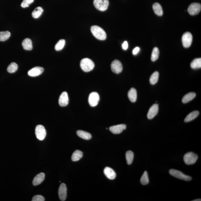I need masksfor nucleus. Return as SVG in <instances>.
<instances>
[{
	"label": "nucleus",
	"instance_id": "1",
	"mask_svg": "<svg viewBox=\"0 0 201 201\" xmlns=\"http://www.w3.org/2000/svg\"><path fill=\"white\" fill-rule=\"evenodd\" d=\"M91 32L93 35L99 40H105L107 38L105 31L99 26H92L91 27Z\"/></svg>",
	"mask_w": 201,
	"mask_h": 201
},
{
	"label": "nucleus",
	"instance_id": "2",
	"mask_svg": "<svg viewBox=\"0 0 201 201\" xmlns=\"http://www.w3.org/2000/svg\"><path fill=\"white\" fill-rule=\"evenodd\" d=\"M80 66L83 71L87 72L92 71L94 68L95 65L90 59L84 58L81 60Z\"/></svg>",
	"mask_w": 201,
	"mask_h": 201
},
{
	"label": "nucleus",
	"instance_id": "3",
	"mask_svg": "<svg viewBox=\"0 0 201 201\" xmlns=\"http://www.w3.org/2000/svg\"><path fill=\"white\" fill-rule=\"evenodd\" d=\"M169 174L174 177L184 181H190L192 178L189 176L186 175L181 171L174 169H171L169 171Z\"/></svg>",
	"mask_w": 201,
	"mask_h": 201
},
{
	"label": "nucleus",
	"instance_id": "4",
	"mask_svg": "<svg viewBox=\"0 0 201 201\" xmlns=\"http://www.w3.org/2000/svg\"><path fill=\"white\" fill-rule=\"evenodd\" d=\"M198 158L197 155L192 152H189L186 153L184 156V161L186 164H193L196 162Z\"/></svg>",
	"mask_w": 201,
	"mask_h": 201
},
{
	"label": "nucleus",
	"instance_id": "5",
	"mask_svg": "<svg viewBox=\"0 0 201 201\" xmlns=\"http://www.w3.org/2000/svg\"><path fill=\"white\" fill-rule=\"evenodd\" d=\"M94 5L99 10L104 11L107 9L109 1V0H94Z\"/></svg>",
	"mask_w": 201,
	"mask_h": 201
},
{
	"label": "nucleus",
	"instance_id": "6",
	"mask_svg": "<svg viewBox=\"0 0 201 201\" xmlns=\"http://www.w3.org/2000/svg\"><path fill=\"white\" fill-rule=\"evenodd\" d=\"M36 136L38 139L42 140L45 139L46 135V131L45 127L42 125H38L35 127Z\"/></svg>",
	"mask_w": 201,
	"mask_h": 201
},
{
	"label": "nucleus",
	"instance_id": "7",
	"mask_svg": "<svg viewBox=\"0 0 201 201\" xmlns=\"http://www.w3.org/2000/svg\"><path fill=\"white\" fill-rule=\"evenodd\" d=\"M193 36L189 32H186L183 35L182 41L183 45L185 48H188L192 45Z\"/></svg>",
	"mask_w": 201,
	"mask_h": 201
},
{
	"label": "nucleus",
	"instance_id": "8",
	"mask_svg": "<svg viewBox=\"0 0 201 201\" xmlns=\"http://www.w3.org/2000/svg\"><path fill=\"white\" fill-rule=\"evenodd\" d=\"M201 5L199 3H194L191 4L188 8V12L192 15H196L200 12Z\"/></svg>",
	"mask_w": 201,
	"mask_h": 201
},
{
	"label": "nucleus",
	"instance_id": "9",
	"mask_svg": "<svg viewBox=\"0 0 201 201\" xmlns=\"http://www.w3.org/2000/svg\"><path fill=\"white\" fill-rule=\"evenodd\" d=\"M99 100V96L98 93L92 92L89 95L88 102L91 107H95L98 105Z\"/></svg>",
	"mask_w": 201,
	"mask_h": 201
},
{
	"label": "nucleus",
	"instance_id": "10",
	"mask_svg": "<svg viewBox=\"0 0 201 201\" xmlns=\"http://www.w3.org/2000/svg\"><path fill=\"white\" fill-rule=\"evenodd\" d=\"M111 67L112 71L117 74L121 72L122 70V63L119 60H114L111 64Z\"/></svg>",
	"mask_w": 201,
	"mask_h": 201
},
{
	"label": "nucleus",
	"instance_id": "11",
	"mask_svg": "<svg viewBox=\"0 0 201 201\" xmlns=\"http://www.w3.org/2000/svg\"><path fill=\"white\" fill-rule=\"evenodd\" d=\"M59 197L62 201L66 200L67 195V189L66 185L64 183L60 184L58 191Z\"/></svg>",
	"mask_w": 201,
	"mask_h": 201
},
{
	"label": "nucleus",
	"instance_id": "12",
	"mask_svg": "<svg viewBox=\"0 0 201 201\" xmlns=\"http://www.w3.org/2000/svg\"><path fill=\"white\" fill-rule=\"evenodd\" d=\"M126 128V126L125 124H121L112 126L109 127V129L113 134H119L121 133Z\"/></svg>",
	"mask_w": 201,
	"mask_h": 201
},
{
	"label": "nucleus",
	"instance_id": "13",
	"mask_svg": "<svg viewBox=\"0 0 201 201\" xmlns=\"http://www.w3.org/2000/svg\"><path fill=\"white\" fill-rule=\"evenodd\" d=\"M158 104H154L150 108L147 114V117L149 119H152L154 118L158 112Z\"/></svg>",
	"mask_w": 201,
	"mask_h": 201
},
{
	"label": "nucleus",
	"instance_id": "14",
	"mask_svg": "<svg viewBox=\"0 0 201 201\" xmlns=\"http://www.w3.org/2000/svg\"><path fill=\"white\" fill-rule=\"evenodd\" d=\"M43 72L44 69L42 67H35L29 70L28 74L30 76L36 77L42 74Z\"/></svg>",
	"mask_w": 201,
	"mask_h": 201
},
{
	"label": "nucleus",
	"instance_id": "15",
	"mask_svg": "<svg viewBox=\"0 0 201 201\" xmlns=\"http://www.w3.org/2000/svg\"><path fill=\"white\" fill-rule=\"evenodd\" d=\"M69 100L68 93L66 92H63L60 95L59 99V104L61 107H65L68 105Z\"/></svg>",
	"mask_w": 201,
	"mask_h": 201
},
{
	"label": "nucleus",
	"instance_id": "16",
	"mask_svg": "<svg viewBox=\"0 0 201 201\" xmlns=\"http://www.w3.org/2000/svg\"><path fill=\"white\" fill-rule=\"evenodd\" d=\"M104 173L106 177L111 180L115 179L116 176V174L114 170L109 167H106L104 168Z\"/></svg>",
	"mask_w": 201,
	"mask_h": 201
},
{
	"label": "nucleus",
	"instance_id": "17",
	"mask_svg": "<svg viewBox=\"0 0 201 201\" xmlns=\"http://www.w3.org/2000/svg\"><path fill=\"white\" fill-rule=\"evenodd\" d=\"M45 174L44 173H39L34 177L33 181H32V184L34 186L39 185L43 182L45 179Z\"/></svg>",
	"mask_w": 201,
	"mask_h": 201
},
{
	"label": "nucleus",
	"instance_id": "18",
	"mask_svg": "<svg viewBox=\"0 0 201 201\" xmlns=\"http://www.w3.org/2000/svg\"><path fill=\"white\" fill-rule=\"evenodd\" d=\"M129 99L132 102L136 101L137 98V93L136 89L134 88H131L128 93Z\"/></svg>",
	"mask_w": 201,
	"mask_h": 201
},
{
	"label": "nucleus",
	"instance_id": "19",
	"mask_svg": "<svg viewBox=\"0 0 201 201\" xmlns=\"http://www.w3.org/2000/svg\"><path fill=\"white\" fill-rule=\"evenodd\" d=\"M77 135L78 136L84 139L88 140L92 138L91 134L84 131L79 130L76 132Z\"/></svg>",
	"mask_w": 201,
	"mask_h": 201
},
{
	"label": "nucleus",
	"instance_id": "20",
	"mask_svg": "<svg viewBox=\"0 0 201 201\" xmlns=\"http://www.w3.org/2000/svg\"><path fill=\"white\" fill-rule=\"evenodd\" d=\"M22 45L24 50H31L32 49V41L29 39H24L22 42Z\"/></svg>",
	"mask_w": 201,
	"mask_h": 201
},
{
	"label": "nucleus",
	"instance_id": "21",
	"mask_svg": "<svg viewBox=\"0 0 201 201\" xmlns=\"http://www.w3.org/2000/svg\"><path fill=\"white\" fill-rule=\"evenodd\" d=\"M153 9L155 14L159 16L162 15L163 11L161 6L159 3H155L153 5Z\"/></svg>",
	"mask_w": 201,
	"mask_h": 201
},
{
	"label": "nucleus",
	"instance_id": "22",
	"mask_svg": "<svg viewBox=\"0 0 201 201\" xmlns=\"http://www.w3.org/2000/svg\"><path fill=\"white\" fill-rule=\"evenodd\" d=\"M83 156L82 152L79 150H76L73 153L72 156V161L76 162L81 159Z\"/></svg>",
	"mask_w": 201,
	"mask_h": 201
},
{
	"label": "nucleus",
	"instance_id": "23",
	"mask_svg": "<svg viewBox=\"0 0 201 201\" xmlns=\"http://www.w3.org/2000/svg\"><path fill=\"white\" fill-rule=\"evenodd\" d=\"M199 114V112L197 111H194V112H191L185 119L184 122H189L194 120V119L198 117Z\"/></svg>",
	"mask_w": 201,
	"mask_h": 201
},
{
	"label": "nucleus",
	"instance_id": "24",
	"mask_svg": "<svg viewBox=\"0 0 201 201\" xmlns=\"http://www.w3.org/2000/svg\"><path fill=\"white\" fill-rule=\"evenodd\" d=\"M196 94L194 92H189L183 97L182 102L183 103L185 104L192 100L196 97Z\"/></svg>",
	"mask_w": 201,
	"mask_h": 201
},
{
	"label": "nucleus",
	"instance_id": "25",
	"mask_svg": "<svg viewBox=\"0 0 201 201\" xmlns=\"http://www.w3.org/2000/svg\"><path fill=\"white\" fill-rule=\"evenodd\" d=\"M190 66L193 69H196L201 68V59L196 58L193 60L190 64Z\"/></svg>",
	"mask_w": 201,
	"mask_h": 201
},
{
	"label": "nucleus",
	"instance_id": "26",
	"mask_svg": "<svg viewBox=\"0 0 201 201\" xmlns=\"http://www.w3.org/2000/svg\"><path fill=\"white\" fill-rule=\"evenodd\" d=\"M43 12V9L41 7H38L34 10L32 13V17L34 18H38L41 15H42V12Z\"/></svg>",
	"mask_w": 201,
	"mask_h": 201
},
{
	"label": "nucleus",
	"instance_id": "27",
	"mask_svg": "<svg viewBox=\"0 0 201 201\" xmlns=\"http://www.w3.org/2000/svg\"><path fill=\"white\" fill-rule=\"evenodd\" d=\"M126 158L127 164L129 165L131 164L134 158L133 152L130 151H127L126 154Z\"/></svg>",
	"mask_w": 201,
	"mask_h": 201
},
{
	"label": "nucleus",
	"instance_id": "28",
	"mask_svg": "<svg viewBox=\"0 0 201 201\" xmlns=\"http://www.w3.org/2000/svg\"><path fill=\"white\" fill-rule=\"evenodd\" d=\"M11 33L8 31L0 32V42H4L9 39Z\"/></svg>",
	"mask_w": 201,
	"mask_h": 201
},
{
	"label": "nucleus",
	"instance_id": "29",
	"mask_svg": "<svg viewBox=\"0 0 201 201\" xmlns=\"http://www.w3.org/2000/svg\"><path fill=\"white\" fill-rule=\"evenodd\" d=\"M159 73L158 72H155L153 73L150 77V82L152 85L156 84L159 78Z\"/></svg>",
	"mask_w": 201,
	"mask_h": 201
},
{
	"label": "nucleus",
	"instance_id": "30",
	"mask_svg": "<svg viewBox=\"0 0 201 201\" xmlns=\"http://www.w3.org/2000/svg\"><path fill=\"white\" fill-rule=\"evenodd\" d=\"M159 49L157 47H155L152 52L151 55V60L152 61H156L159 58Z\"/></svg>",
	"mask_w": 201,
	"mask_h": 201
},
{
	"label": "nucleus",
	"instance_id": "31",
	"mask_svg": "<svg viewBox=\"0 0 201 201\" xmlns=\"http://www.w3.org/2000/svg\"><path fill=\"white\" fill-rule=\"evenodd\" d=\"M140 182L143 185H146L149 183L148 173L146 171H145L143 173V175L142 176L141 179H140Z\"/></svg>",
	"mask_w": 201,
	"mask_h": 201
},
{
	"label": "nucleus",
	"instance_id": "32",
	"mask_svg": "<svg viewBox=\"0 0 201 201\" xmlns=\"http://www.w3.org/2000/svg\"><path fill=\"white\" fill-rule=\"evenodd\" d=\"M18 66L17 64L12 62L8 67L7 71L9 73H14L17 71Z\"/></svg>",
	"mask_w": 201,
	"mask_h": 201
},
{
	"label": "nucleus",
	"instance_id": "33",
	"mask_svg": "<svg viewBox=\"0 0 201 201\" xmlns=\"http://www.w3.org/2000/svg\"><path fill=\"white\" fill-rule=\"evenodd\" d=\"M65 44V41L63 39H61L57 42L55 45V50L60 51L64 47Z\"/></svg>",
	"mask_w": 201,
	"mask_h": 201
},
{
	"label": "nucleus",
	"instance_id": "34",
	"mask_svg": "<svg viewBox=\"0 0 201 201\" xmlns=\"http://www.w3.org/2000/svg\"><path fill=\"white\" fill-rule=\"evenodd\" d=\"M34 0H24L21 4V7L25 8L28 7L29 5L33 2Z\"/></svg>",
	"mask_w": 201,
	"mask_h": 201
},
{
	"label": "nucleus",
	"instance_id": "35",
	"mask_svg": "<svg viewBox=\"0 0 201 201\" xmlns=\"http://www.w3.org/2000/svg\"><path fill=\"white\" fill-rule=\"evenodd\" d=\"M45 198L42 195H38L34 196L32 199V201H44Z\"/></svg>",
	"mask_w": 201,
	"mask_h": 201
},
{
	"label": "nucleus",
	"instance_id": "36",
	"mask_svg": "<svg viewBox=\"0 0 201 201\" xmlns=\"http://www.w3.org/2000/svg\"><path fill=\"white\" fill-rule=\"evenodd\" d=\"M122 48L124 50H126L128 48V44L127 41H125L122 44Z\"/></svg>",
	"mask_w": 201,
	"mask_h": 201
},
{
	"label": "nucleus",
	"instance_id": "37",
	"mask_svg": "<svg viewBox=\"0 0 201 201\" xmlns=\"http://www.w3.org/2000/svg\"><path fill=\"white\" fill-rule=\"evenodd\" d=\"M140 51V48L139 47H136L134 49L133 51V53L134 55H136Z\"/></svg>",
	"mask_w": 201,
	"mask_h": 201
},
{
	"label": "nucleus",
	"instance_id": "38",
	"mask_svg": "<svg viewBox=\"0 0 201 201\" xmlns=\"http://www.w3.org/2000/svg\"><path fill=\"white\" fill-rule=\"evenodd\" d=\"M192 201H201V199H196V200H192Z\"/></svg>",
	"mask_w": 201,
	"mask_h": 201
}]
</instances>
